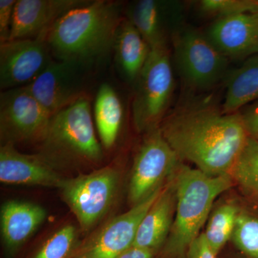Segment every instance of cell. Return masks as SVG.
<instances>
[{"mask_svg":"<svg viewBox=\"0 0 258 258\" xmlns=\"http://www.w3.org/2000/svg\"><path fill=\"white\" fill-rule=\"evenodd\" d=\"M235 245L249 258H258V219L240 213L232 236Z\"/></svg>","mask_w":258,"mask_h":258,"instance_id":"obj_25","label":"cell"},{"mask_svg":"<svg viewBox=\"0 0 258 258\" xmlns=\"http://www.w3.org/2000/svg\"><path fill=\"white\" fill-rule=\"evenodd\" d=\"M76 240L74 226L66 225L51 236L32 258H67Z\"/></svg>","mask_w":258,"mask_h":258,"instance_id":"obj_26","label":"cell"},{"mask_svg":"<svg viewBox=\"0 0 258 258\" xmlns=\"http://www.w3.org/2000/svg\"><path fill=\"white\" fill-rule=\"evenodd\" d=\"M123 20L117 3L91 1L57 20L47 32V44L57 60L83 66L106 55L114 46Z\"/></svg>","mask_w":258,"mask_h":258,"instance_id":"obj_2","label":"cell"},{"mask_svg":"<svg viewBox=\"0 0 258 258\" xmlns=\"http://www.w3.org/2000/svg\"><path fill=\"white\" fill-rule=\"evenodd\" d=\"M174 176L176 217L164 253L182 257L208 220L215 199L233 184L231 175L209 176L198 169L179 164Z\"/></svg>","mask_w":258,"mask_h":258,"instance_id":"obj_3","label":"cell"},{"mask_svg":"<svg viewBox=\"0 0 258 258\" xmlns=\"http://www.w3.org/2000/svg\"><path fill=\"white\" fill-rule=\"evenodd\" d=\"M17 0H0V40H9Z\"/></svg>","mask_w":258,"mask_h":258,"instance_id":"obj_27","label":"cell"},{"mask_svg":"<svg viewBox=\"0 0 258 258\" xmlns=\"http://www.w3.org/2000/svg\"><path fill=\"white\" fill-rule=\"evenodd\" d=\"M198 4L202 14L215 20L258 11V1L252 0H201Z\"/></svg>","mask_w":258,"mask_h":258,"instance_id":"obj_24","label":"cell"},{"mask_svg":"<svg viewBox=\"0 0 258 258\" xmlns=\"http://www.w3.org/2000/svg\"><path fill=\"white\" fill-rule=\"evenodd\" d=\"M204 234H200L187 249L188 258H216Z\"/></svg>","mask_w":258,"mask_h":258,"instance_id":"obj_29","label":"cell"},{"mask_svg":"<svg viewBox=\"0 0 258 258\" xmlns=\"http://www.w3.org/2000/svg\"><path fill=\"white\" fill-rule=\"evenodd\" d=\"M79 64L52 60L35 81L25 86L52 116L83 96Z\"/></svg>","mask_w":258,"mask_h":258,"instance_id":"obj_12","label":"cell"},{"mask_svg":"<svg viewBox=\"0 0 258 258\" xmlns=\"http://www.w3.org/2000/svg\"><path fill=\"white\" fill-rule=\"evenodd\" d=\"M123 118L119 97L108 83H103L97 93L94 104V119L102 147L106 149L114 146Z\"/></svg>","mask_w":258,"mask_h":258,"instance_id":"obj_21","label":"cell"},{"mask_svg":"<svg viewBox=\"0 0 258 258\" xmlns=\"http://www.w3.org/2000/svg\"><path fill=\"white\" fill-rule=\"evenodd\" d=\"M134 159L128 198L132 207L164 187V181L175 174L179 159L160 128L147 132Z\"/></svg>","mask_w":258,"mask_h":258,"instance_id":"obj_7","label":"cell"},{"mask_svg":"<svg viewBox=\"0 0 258 258\" xmlns=\"http://www.w3.org/2000/svg\"><path fill=\"white\" fill-rule=\"evenodd\" d=\"M222 111L235 113L258 99V54L252 55L228 76Z\"/></svg>","mask_w":258,"mask_h":258,"instance_id":"obj_20","label":"cell"},{"mask_svg":"<svg viewBox=\"0 0 258 258\" xmlns=\"http://www.w3.org/2000/svg\"><path fill=\"white\" fill-rule=\"evenodd\" d=\"M161 123L163 137L179 160L209 176L230 175L249 138L239 112L227 113L210 105L183 106Z\"/></svg>","mask_w":258,"mask_h":258,"instance_id":"obj_1","label":"cell"},{"mask_svg":"<svg viewBox=\"0 0 258 258\" xmlns=\"http://www.w3.org/2000/svg\"><path fill=\"white\" fill-rule=\"evenodd\" d=\"M180 76L191 89H210L227 77L228 58L194 29L181 28L172 38Z\"/></svg>","mask_w":258,"mask_h":258,"instance_id":"obj_6","label":"cell"},{"mask_svg":"<svg viewBox=\"0 0 258 258\" xmlns=\"http://www.w3.org/2000/svg\"><path fill=\"white\" fill-rule=\"evenodd\" d=\"M232 179L258 195V140L249 137L231 172Z\"/></svg>","mask_w":258,"mask_h":258,"instance_id":"obj_23","label":"cell"},{"mask_svg":"<svg viewBox=\"0 0 258 258\" xmlns=\"http://www.w3.org/2000/svg\"><path fill=\"white\" fill-rule=\"evenodd\" d=\"M42 142V157L59 161L99 162L102 144L97 138L89 100L83 96L51 116Z\"/></svg>","mask_w":258,"mask_h":258,"instance_id":"obj_4","label":"cell"},{"mask_svg":"<svg viewBox=\"0 0 258 258\" xmlns=\"http://www.w3.org/2000/svg\"><path fill=\"white\" fill-rule=\"evenodd\" d=\"M46 37L8 40L0 44V88L28 86L52 62Z\"/></svg>","mask_w":258,"mask_h":258,"instance_id":"obj_10","label":"cell"},{"mask_svg":"<svg viewBox=\"0 0 258 258\" xmlns=\"http://www.w3.org/2000/svg\"><path fill=\"white\" fill-rule=\"evenodd\" d=\"M66 179L56 171L54 164L41 154H23L12 144H3L0 149L2 183L60 189Z\"/></svg>","mask_w":258,"mask_h":258,"instance_id":"obj_14","label":"cell"},{"mask_svg":"<svg viewBox=\"0 0 258 258\" xmlns=\"http://www.w3.org/2000/svg\"><path fill=\"white\" fill-rule=\"evenodd\" d=\"M118 183L119 174L111 166L66 179L60 188L62 198L83 230L91 229L106 213Z\"/></svg>","mask_w":258,"mask_h":258,"instance_id":"obj_8","label":"cell"},{"mask_svg":"<svg viewBox=\"0 0 258 258\" xmlns=\"http://www.w3.org/2000/svg\"><path fill=\"white\" fill-rule=\"evenodd\" d=\"M164 187L141 222L133 246L154 252L169 236L176 205L175 187L174 183Z\"/></svg>","mask_w":258,"mask_h":258,"instance_id":"obj_18","label":"cell"},{"mask_svg":"<svg viewBox=\"0 0 258 258\" xmlns=\"http://www.w3.org/2000/svg\"><path fill=\"white\" fill-rule=\"evenodd\" d=\"M239 214L238 208L232 203L220 205L212 214L203 234L215 254H218L227 241L232 239Z\"/></svg>","mask_w":258,"mask_h":258,"instance_id":"obj_22","label":"cell"},{"mask_svg":"<svg viewBox=\"0 0 258 258\" xmlns=\"http://www.w3.org/2000/svg\"><path fill=\"white\" fill-rule=\"evenodd\" d=\"M163 189L107 223L88 244L83 257L117 258L132 247L141 222Z\"/></svg>","mask_w":258,"mask_h":258,"instance_id":"obj_13","label":"cell"},{"mask_svg":"<svg viewBox=\"0 0 258 258\" xmlns=\"http://www.w3.org/2000/svg\"><path fill=\"white\" fill-rule=\"evenodd\" d=\"M113 48L118 66L125 79L137 81L152 50L128 19L122 20Z\"/></svg>","mask_w":258,"mask_h":258,"instance_id":"obj_19","label":"cell"},{"mask_svg":"<svg viewBox=\"0 0 258 258\" xmlns=\"http://www.w3.org/2000/svg\"><path fill=\"white\" fill-rule=\"evenodd\" d=\"M86 0H17L9 40L46 37L52 25Z\"/></svg>","mask_w":258,"mask_h":258,"instance_id":"obj_15","label":"cell"},{"mask_svg":"<svg viewBox=\"0 0 258 258\" xmlns=\"http://www.w3.org/2000/svg\"><path fill=\"white\" fill-rule=\"evenodd\" d=\"M51 115L24 86L7 90L0 98V131L5 144L42 142Z\"/></svg>","mask_w":258,"mask_h":258,"instance_id":"obj_9","label":"cell"},{"mask_svg":"<svg viewBox=\"0 0 258 258\" xmlns=\"http://www.w3.org/2000/svg\"><path fill=\"white\" fill-rule=\"evenodd\" d=\"M239 113L249 137L258 140V100Z\"/></svg>","mask_w":258,"mask_h":258,"instance_id":"obj_28","label":"cell"},{"mask_svg":"<svg viewBox=\"0 0 258 258\" xmlns=\"http://www.w3.org/2000/svg\"><path fill=\"white\" fill-rule=\"evenodd\" d=\"M255 54H258V42L255 45H254L253 48L251 50L249 55H255Z\"/></svg>","mask_w":258,"mask_h":258,"instance_id":"obj_31","label":"cell"},{"mask_svg":"<svg viewBox=\"0 0 258 258\" xmlns=\"http://www.w3.org/2000/svg\"><path fill=\"white\" fill-rule=\"evenodd\" d=\"M132 103L136 128L149 132L159 127L168 111L174 88L169 47L152 49L136 81Z\"/></svg>","mask_w":258,"mask_h":258,"instance_id":"obj_5","label":"cell"},{"mask_svg":"<svg viewBox=\"0 0 258 258\" xmlns=\"http://www.w3.org/2000/svg\"><path fill=\"white\" fill-rule=\"evenodd\" d=\"M46 217L40 205L26 202H7L1 209V233L8 253L15 254Z\"/></svg>","mask_w":258,"mask_h":258,"instance_id":"obj_17","label":"cell"},{"mask_svg":"<svg viewBox=\"0 0 258 258\" xmlns=\"http://www.w3.org/2000/svg\"><path fill=\"white\" fill-rule=\"evenodd\" d=\"M154 251L132 246L117 258H153Z\"/></svg>","mask_w":258,"mask_h":258,"instance_id":"obj_30","label":"cell"},{"mask_svg":"<svg viewBox=\"0 0 258 258\" xmlns=\"http://www.w3.org/2000/svg\"><path fill=\"white\" fill-rule=\"evenodd\" d=\"M184 8L177 1L140 0L134 3L128 20L142 34L151 50L168 47V40L181 30Z\"/></svg>","mask_w":258,"mask_h":258,"instance_id":"obj_11","label":"cell"},{"mask_svg":"<svg viewBox=\"0 0 258 258\" xmlns=\"http://www.w3.org/2000/svg\"><path fill=\"white\" fill-rule=\"evenodd\" d=\"M80 258H84V257H80Z\"/></svg>","mask_w":258,"mask_h":258,"instance_id":"obj_32","label":"cell"},{"mask_svg":"<svg viewBox=\"0 0 258 258\" xmlns=\"http://www.w3.org/2000/svg\"><path fill=\"white\" fill-rule=\"evenodd\" d=\"M205 36L227 58L249 55L258 42V11L217 19Z\"/></svg>","mask_w":258,"mask_h":258,"instance_id":"obj_16","label":"cell"}]
</instances>
